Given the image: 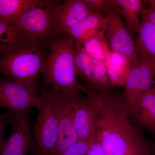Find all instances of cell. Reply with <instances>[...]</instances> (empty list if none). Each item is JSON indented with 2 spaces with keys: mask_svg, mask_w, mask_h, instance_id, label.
Wrapping results in <instances>:
<instances>
[{
  "mask_svg": "<svg viewBox=\"0 0 155 155\" xmlns=\"http://www.w3.org/2000/svg\"><path fill=\"white\" fill-rule=\"evenodd\" d=\"M154 142L153 143V148L154 150V151L155 152V135L154 136Z\"/></svg>",
  "mask_w": 155,
  "mask_h": 155,
  "instance_id": "cell-27",
  "label": "cell"
},
{
  "mask_svg": "<svg viewBox=\"0 0 155 155\" xmlns=\"http://www.w3.org/2000/svg\"><path fill=\"white\" fill-rule=\"evenodd\" d=\"M95 13L104 17L114 0H84Z\"/></svg>",
  "mask_w": 155,
  "mask_h": 155,
  "instance_id": "cell-23",
  "label": "cell"
},
{
  "mask_svg": "<svg viewBox=\"0 0 155 155\" xmlns=\"http://www.w3.org/2000/svg\"><path fill=\"white\" fill-rule=\"evenodd\" d=\"M105 33V31H102L85 41L81 46L87 54L104 64L111 52Z\"/></svg>",
  "mask_w": 155,
  "mask_h": 155,
  "instance_id": "cell-19",
  "label": "cell"
},
{
  "mask_svg": "<svg viewBox=\"0 0 155 155\" xmlns=\"http://www.w3.org/2000/svg\"><path fill=\"white\" fill-rule=\"evenodd\" d=\"M95 134L105 155H151L141 129L129 116L122 93L113 88L101 93Z\"/></svg>",
  "mask_w": 155,
  "mask_h": 155,
  "instance_id": "cell-1",
  "label": "cell"
},
{
  "mask_svg": "<svg viewBox=\"0 0 155 155\" xmlns=\"http://www.w3.org/2000/svg\"><path fill=\"white\" fill-rule=\"evenodd\" d=\"M62 3L56 0H36L10 25L24 36L51 48L57 38L58 13Z\"/></svg>",
  "mask_w": 155,
  "mask_h": 155,
  "instance_id": "cell-4",
  "label": "cell"
},
{
  "mask_svg": "<svg viewBox=\"0 0 155 155\" xmlns=\"http://www.w3.org/2000/svg\"><path fill=\"white\" fill-rule=\"evenodd\" d=\"M25 36L0 20V55Z\"/></svg>",
  "mask_w": 155,
  "mask_h": 155,
  "instance_id": "cell-20",
  "label": "cell"
},
{
  "mask_svg": "<svg viewBox=\"0 0 155 155\" xmlns=\"http://www.w3.org/2000/svg\"><path fill=\"white\" fill-rule=\"evenodd\" d=\"M36 2V0H0V20L10 25Z\"/></svg>",
  "mask_w": 155,
  "mask_h": 155,
  "instance_id": "cell-18",
  "label": "cell"
},
{
  "mask_svg": "<svg viewBox=\"0 0 155 155\" xmlns=\"http://www.w3.org/2000/svg\"><path fill=\"white\" fill-rule=\"evenodd\" d=\"M32 155H36V154H35V153H33V154H32Z\"/></svg>",
  "mask_w": 155,
  "mask_h": 155,
  "instance_id": "cell-28",
  "label": "cell"
},
{
  "mask_svg": "<svg viewBox=\"0 0 155 155\" xmlns=\"http://www.w3.org/2000/svg\"><path fill=\"white\" fill-rule=\"evenodd\" d=\"M118 6L122 17L132 36L138 33L141 26L140 19L143 8V1L141 0H115Z\"/></svg>",
  "mask_w": 155,
  "mask_h": 155,
  "instance_id": "cell-17",
  "label": "cell"
},
{
  "mask_svg": "<svg viewBox=\"0 0 155 155\" xmlns=\"http://www.w3.org/2000/svg\"><path fill=\"white\" fill-rule=\"evenodd\" d=\"M104 18L105 35L111 51L124 56L131 64L138 61L135 42L123 22L115 0Z\"/></svg>",
  "mask_w": 155,
  "mask_h": 155,
  "instance_id": "cell-6",
  "label": "cell"
},
{
  "mask_svg": "<svg viewBox=\"0 0 155 155\" xmlns=\"http://www.w3.org/2000/svg\"><path fill=\"white\" fill-rule=\"evenodd\" d=\"M75 62L77 77L87 89L102 92L114 87L105 64L89 55L81 46L75 45Z\"/></svg>",
  "mask_w": 155,
  "mask_h": 155,
  "instance_id": "cell-7",
  "label": "cell"
},
{
  "mask_svg": "<svg viewBox=\"0 0 155 155\" xmlns=\"http://www.w3.org/2000/svg\"><path fill=\"white\" fill-rule=\"evenodd\" d=\"M87 90L86 96L78 101L73 116V125L78 139L91 142L95 135L101 97L100 92Z\"/></svg>",
  "mask_w": 155,
  "mask_h": 155,
  "instance_id": "cell-8",
  "label": "cell"
},
{
  "mask_svg": "<svg viewBox=\"0 0 155 155\" xmlns=\"http://www.w3.org/2000/svg\"><path fill=\"white\" fill-rule=\"evenodd\" d=\"M86 155H105L102 145L96 134L92 140Z\"/></svg>",
  "mask_w": 155,
  "mask_h": 155,
  "instance_id": "cell-25",
  "label": "cell"
},
{
  "mask_svg": "<svg viewBox=\"0 0 155 155\" xmlns=\"http://www.w3.org/2000/svg\"><path fill=\"white\" fill-rule=\"evenodd\" d=\"M48 48L25 36L0 55V74L39 94V76Z\"/></svg>",
  "mask_w": 155,
  "mask_h": 155,
  "instance_id": "cell-3",
  "label": "cell"
},
{
  "mask_svg": "<svg viewBox=\"0 0 155 155\" xmlns=\"http://www.w3.org/2000/svg\"><path fill=\"white\" fill-rule=\"evenodd\" d=\"M155 78V63L138 61L131 64L122 93L128 112L140 96L151 89Z\"/></svg>",
  "mask_w": 155,
  "mask_h": 155,
  "instance_id": "cell-11",
  "label": "cell"
},
{
  "mask_svg": "<svg viewBox=\"0 0 155 155\" xmlns=\"http://www.w3.org/2000/svg\"><path fill=\"white\" fill-rule=\"evenodd\" d=\"M106 28L104 17L94 12L77 22L67 35L72 39L75 46H82L87 41L106 31Z\"/></svg>",
  "mask_w": 155,
  "mask_h": 155,
  "instance_id": "cell-15",
  "label": "cell"
},
{
  "mask_svg": "<svg viewBox=\"0 0 155 155\" xmlns=\"http://www.w3.org/2000/svg\"><path fill=\"white\" fill-rule=\"evenodd\" d=\"M15 114L14 112L10 110L5 113H0V155L2 151L7 140L5 136L6 128L8 125H10Z\"/></svg>",
  "mask_w": 155,
  "mask_h": 155,
  "instance_id": "cell-21",
  "label": "cell"
},
{
  "mask_svg": "<svg viewBox=\"0 0 155 155\" xmlns=\"http://www.w3.org/2000/svg\"><path fill=\"white\" fill-rule=\"evenodd\" d=\"M138 61L155 63V25L142 20L135 41Z\"/></svg>",
  "mask_w": 155,
  "mask_h": 155,
  "instance_id": "cell-16",
  "label": "cell"
},
{
  "mask_svg": "<svg viewBox=\"0 0 155 155\" xmlns=\"http://www.w3.org/2000/svg\"><path fill=\"white\" fill-rule=\"evenodd\" d=\"M149 4L148 8L143 9L141 13L142 20H145L155 25V0L146 1Z\"/></svg>",
  "mask_w": 155,
  "mask_h": 155,
  "instance_id": "cell-24",
  "label": "cell"
},
{
  "mask_svg": "<svg viewBox=\"0 0 155 155\" xmlns=\"http://www.w3.org/2000/svg\"><path fill=\"white\" fill-rule=\"evenodd\" d=\"M39 94L42 104L38 108L32 134L36 155H56L58 147V120L54 93L43 87Z\"/></svg>",
  "mask_w": 155,
  "mask_h": 155,
  "instance_id": "cell-5",
  "label": "cell"
},
{
  "mask_svg": "<svg viewBox=\"0 0 155 155\" xmlns=\"http://www.w3.org/2000/svg\"><path fill=\"white\" fill-rule=\"evenodd\" d=\"M41 73L43 86L69 99L75 100L88 90L78 81L75 62V45L69 35L53 42L51 52L43 64Z\"/></svg>",
  "mask_w": 155,
  "mask_h": 155,
  "instance_id": "cell-2",
  "label": "cell"
},
{
  "mask_svg": "<svg viewBox=\"0 0 155 155\" xmlns=\"http://www.w3.org/2000/svg\"><path fill=\"white\" fill-rule=\"evenodd\" d=\"M91 142L78 140L70 146L61 155H86Z\"/></svg>",
  "mask_w": 155,
  "mask_h": 155,
  "instance_id": "cell-22",
  "label": "cell"
},
{
  "mask_svg": "<svg viewBox=\"0 0 155 155\" xmlns=\"http://www.w3.org/2000/svg\"><path fill=\"white\" fill-rule=\"evenodd\" d=\"M31 110L15 114L10 123L11 131L0 155H27L35 152L31 126Z\"/></svg>",
  "mask_w": 155,
  "mask_h": 155,
  "instance_id": "cell-10",
  "label": "cell"
},
{
  "mask_svg": "<svg viewBox=\"0 0 155 155\" xmlns=\"http://www.w3.org/2000/svg\"><path fill=\"white\" fill-rule=\"evenodd\" d=\"M52 91L54 96L58 120L59 137L56 155H61L79 140L73 125V116L78 101L81 97L77 99H69Z\"/></svg>",
  "mask_w": 155,
  "mask_h": 155,
  "instance_id": "cell-12",
  "label": "cell"
},
{
  "mask_svg": "<svg viewBox=\"0 0 155 155\" xmlns=\"http://www.w3.org/2000/svg\"><path fill=\"white\" fill-rule=\"evenodd\" d=\"M93 12L84 0L64 1L58 13L57 35L67 34L77 22Z\"/></svg>",
  "mask_w": 155,
  "mask_h": 155,
  "instance_id": "cell-14",
  "label": "cell"
},
{
  "mask_svg": "<svg viewBox=\"0 0 155 155\" xmlns=\"http://www.w3.org/2000/svg\"><path fill=\"white\" fill-rule=\"evenodd\" d=\"M152 89L153 90V91L155 93V80H154L153 83L152 88Z\"/></svg>",
  "mask_w": 155,
  "mask_h": 155,
  "instance_id": "cell-26",
  "label": "cell"
},
{
  "mask_svg": "<svg viewBox=\"0 0 155 155\" xmlns=\"http://www.w3.org/2000/svg\"><path fill=\"white\" fill-rule=\"evenodd\" d=\"M128 114L135 126L155 135V93L152 89L139 97Z\"/></svg>",
  "mask_w": 155,
  "mask_h": 155,
  "instance_id": "cell-13",
  "label": "cell"
},
{
  "mask_svg": "<svg viewBox=\"0 0 155 155\" xmlns=\"http://www.w3.org/2000/svg\"><path fill=\"white\" fill-rule=\"evenodd\" d=\"M42 103L39 94L17 81L0 76V108L16 114L32 108L38 109Z\"/></svg>",
  "mask_w": 155,
  "mask_h": 155,
  "instance_id": "cell-9",
  "label": "cell"
}]
</instances>
